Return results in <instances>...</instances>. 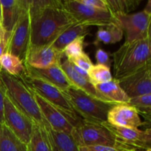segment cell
<instances>
[{"label":"cell","instance_id":"cell-1","mask_svg":"<svg viewBox=\"0 0 151 151\" xmlns=\"http://www.w3.org/2000/svg\"><path fill=\"white\" fill-rule=\"evenodd\" d=\"M27 8L30 24L28 50L52 45L77 23L60 0H27Z\"/></svg>","mask_w":151,"mask_h":151},{"label":"cell","instance_id":"cell-2","mask_svg":"<svg viewBox=\"0 0 151 151\" xmlns=\"http://www.w3.org/2000/svg\"><path fill=\"white\" fill-rule=\"evenodd\" d=\"M150 35L125 42L112 55L114 79L125 78L150 63Z\"/></svg>","mask_w":151,"mask_h":151},{"label":"cell","instance_id":"cell-3","mask_svg":"<svg viewBox=\"0 0 151 151\" xmlns=\"http://www.w3.org/2000/svg\"><path fill=\"white\" fill-rule=\"evenodd\" d=\"M0 86L13 105L34 124L45 127V123L35 101L33 93L20 78L11 76L1 70Z\"/></svg>","mask_w":151,"mask_h":151},{"label":"cell","instance_id":"cell-4","mask_svg":"<svg viewBox=\"0 0 151 151\" xmlns=\"http://www.w3.org/2000/svg\"><path fill=\"white\" fill-rule=\"evenodd\" d=\"M62 92L75 113L88 122H106L109 111L116 105L99 100L75 86L69 87Z\"/></svg>","mask_w":151,"mask_h":151},{"label":"cell","instance_id":"cell-5","mask_svg":"<svg viewBox=\"0 0 151 151\" xmlns=\"http://www.w3.org/2000/svg\"><path fill=\"white\" fill-rule=\"evenodd\" d=\"M19 78L31 91L38 94L40 97L69 116L73 121L75 125L82 119L72 109L62 91L58 88L41 78L29 75L26 71Z\"/></svg>","mask_w":151,"mask_h":151},{"label":"cell","instance_id":"cell-6","mask_svg":"<svg viewBox=\"0 0 151 151\" xmlns=\"http://www.w3.org/2000/svg\"><path fill=\"white\" fill-rule=\"evenodd\" d=\"M78 147L95 145L116 146L121 143L103 123H96L81 119L70 134Z\"/></svg>","mask_w":151,"mask_h":151},{"label":"cell","instance_id":"cell-7","mask_svg":"<svg viewBox=\"0 0 151 151\" xmlns=\"http://www.w3.org/2000/svg\"><path fill=\"white\" fill-rule=\"evenodd\" d=\"M63 4L66 11L73 17L77 23L86 26L105 27L111 24H118V20L109 10H102L85 5L78 0H66Z\"/></svg>","mask_w":151,"mask_h":151},{"label":"cell","instance_id":"cell-8","mask_svg":"<svg viewBox=\"0 0 151 151\" xmlns=\"http://www.w3.org/2000/svg\"><path fill=\"white\" fill-rule=\"evenodd\" d=\"M114 17L125 34V42L137 41L150 35L151 10L145 8L138 13L118 15Z\"/></svg>","mask_w":151,"mask_h":151},{"label":"cell","instance_id":"cell-9","mask_svg":"<svg viewBox=\"0 0 151 151\" xmlns=\"http://www.w3.org/2000/svg\"><path fill=\"white\" fill-rule=\"evenodd\" d=\"M29 33L30 24L27 6L10 32L5 52L10 53L23 61L29 47Z\"/></svg>","mask_w":151,"mask_h":151},{"label":"cell","instance_id":"cell-10","mask_svg":"<svg viewBox=\"0 0 151 151\" xmlns=\"http://www.w3.org/2000/svg\"><path fill=\"white\" fill-rule=\"evenodd\" d=\"M4 123L18 138L28 145L34 123L12 103L4 93Z\"/></svg>","mask_w":151,"mask_h":151},{"label":"cell","instance_id":"cell-11","mask_svg":"<svg viewBox=\"0 0 151 151\" xmlns=\"http://www.w3.org/2000/svg\"><path fill=\"white\" fill-rule=\"evenodd\" d=\"M40 112L45 123V126L52 131L70 134L75 124L73 121L59 109L50 104L49 102L32 91Z\"/></svg>","mask_w":151,"mask_h":151},{"label":"cell","instance_id":"cell-12","mask_svg":"<svg viewBox=\"0 0 151 151\" xmlns=\"http://www.w3.org/2000/svg\"><path fill=\"white\" fill-rule=\"evenodd\" d=\"M121 88L129 98L151 94V63L137 72L118 80Z\"/></svg>","mask_w":151,"mask_h":151},{"label":"cell","instance_id":"cell-13","mask_svg":"<svg viewBox=\"0 0 151 151\" xmlns=\"http://www.w3.org/2000/svg\"><path fill=\"white\" fill-rule=\"evenodd\" d=\"M103 125L110 131L121 144L134 147L137 150L151 148V131L147 128L142 131L139 128H128L114 126L107 122Z\"/></svg>","mask_w":151,"mask_h":151},{"label":"cell","instance_id":"cell-14","mask_svg":"<svg viewBox=\"0 0 151 151\" xmlns=\"http://www.w3.org/2000/svg\"><path fill=\"white\" fill-rule=\"evenodd\" d=\"M64 56L63 52L55 50L52 45L27 50L24 64L35 69H44L54 65L61 64Z\"/></svg>","mask_w":151,"mask_h":151},{"label":"cell","instance_id":"cell-15","mask_svg":"<svg viewBox=\"0 0 151 151\" xmlns=\"http://www.w3.org/2000/svg\"><path fill=\"white\" fill-rule=\"evenodd\" d=\"M106 122L114 126L138 128L144 125L135 108L127 104H116L107 115Z\"/></svg>","mask_w":151,"mask_h":151},{"label":"cell","instance_id":"cell-16","mask_svg":"<svg viewBox=\"0 0 151 151\" xmlns=\"http://www.w3.org/2000/svg\"><path fill=\"white\" fill-rule=\"evenodd\" d=\"M24 66L25 71L29 75L41 78L46 82L52 84L61 91H64L72 86L60 67V65H54L44 69H35L27 65H24Z\"/></svg>","mask_w":151,"mask_h":151},{"label":"cell","instance_id":"cell-17","mask_svg":"<svg viewBox=\"0 0 151 151\" xmlns=\"http://www.w3.org/2000/svg\"><path fill=\"white\" fill-rule=\"evenodd\" d=\"M99 98L104 102L114 104H128L130 98L121 88L118 80L112 79L110 81L94 86Z\"/></svg>","mask_w":151,"mask_h":151},{"label":"cell","instance_id":"cell-18","mask_svg":"<svg viewBox=\"0 0 151 151\" xmlns=\"http://www.w3.org/2000/svg\"><path fill=\"white\" fill-rule=\"evenodd\" d=\"M1 5V25L9 34L27 6V0H0Z\"/></svg>","mask_w":151,"mask_h":151},{"label":"cell","instance_id":"cell-19","mask_svg":"<svg viewBox=\"0 0 151 151\" xmlns=\"http://www.w3.org/2000/svg\"><path fill=\"white\" fill-rule=\"evenodd\" d=\"M60 67L64 72L66 78L69 80V83L72 86L76 87V88L85 91L89 95L100 100L96 92L94 86L91 83L88 78L82 76L79 73H78L74 68L73 64L68 59H66L64 61L61 62Z\"/></svg>","mask_w":151,"mask_h":151},{"label":"cell","instance_id":"cell-20","mask_svg":"<svg viewBox=\"0 0 151 151\" xmlns=\"http://www.w3.org/2000/svg\"><path fill=\"white\" fill-rule=\"evenodd\" d=\"M90 34V27L75 23L62 32L60 36L52 44L55 50L63 52L65 47L79 37H86Z\"/></svg>","mask_w":151,"mask_h":151},{"label":"cell","instance_id":"cell-21","mask_svg":"<svg viewBox=\"0 0 151 151\" xmlns=\"http://www.w3.org/2000/svg\"><path fill=\"white\" fill-rule=\"evenodd\" d=\"M0 151H29L27 145L18 138L5 125L0 124Z\"/></svg>","mask_w":151,"mask_h":151},{"label":"cell","instance_id":"cell-22","mask_svg":"<svg viewBox=\"0 0 151 151\" xmlns=\"http://www.w3.org/2000/svg\"><path fill=\"white\" fill-rule=\"evenodd\" d=\"M52 151H80L70 134L52 131L45 126Z\"/></svg>","mask_w":151,"mask_h":151},{"label":"cell","instance_id":"cell-23","mask_svg":"<svg viewBox=\"0 0 151 151\" xmlns=\"http://www.w3.org/2000/svg\"><path fill=\"white\" fill-rule=\"evenodd\" d=\"M27 147L29 151H52L45 127L34 124Z\"/></svg>","mask_w":151,"mask_h":151},{"label":"cell","instance_id":"cell-24","mask_svg":"<svg viewBox=\"0 0 151 151\" xmlns=\"http://www.w3.org/2000/svg\"><path fill=\"white\" fill-rule=\"evenodd\" d=\"M123 31L118 24H111L99 27L96 33L95 42L105 44H113L119 42L123 37Z\"/></svg>","mask_w":151,"mask_h":151},{"label":"cell","instance_id":"cell-25","mask_svg":"<svg viewBox=\"0 0 151 151\" xmlns=\"http://www.w3.org/2000/svg\"><path fill=\"white\" fill-rule=\"evenodd\" d=\"M0 68L8 75L18 78L25 72L24 62L18 57L8 52H4L0 56Z\"/></svg>","mask_w":151,"mask_h":151},{"label":"cell","instance_id":"cell-26","mask_svg":"<svg viewBox=\"0 0 151 151\" xmlns=\"http://www.w3.org/2000/svg\"><path fill=\"white\" fill-rule=\"evenodd\" d=\"M142 0H105L109 11L114 16L129 14L139 6Z\"/></svg>","mask_w":151,"mask_h":151},{"label":"cell","instance_id":"cell-27","mask_svg":"<svg viewBox=\"0 0 151 151\" xmlns=\"http://www.w3.org/2000/svg\"><path fill=\"white\" fill-rule=\"evenodd\" d=\"M88 77L94 86L113 79L110 68L100 64L92 65L88 71Z\"/></svg>","mask_w":151,"mask_h":151},{"label":"cell","instance_id":"cell-28","mask_svg":"<svg viewBox=\"0 0 151 151\" xmlns=\"http://www.w3.org/2000/svg\"><path fill=\"white\" fill-rule=\"evenodd\" d=\"M127 105L135 108L139 114H142L146 116V114L150 116L151 107V94H143L137 97L130 98Z\"/></svg>","mask_w":151,"mask_h":151},{"label":"cell","instance_id":"cell-29","mask_svg":"<svg viewBox=\"0 0 151 151\" xmlns=\"http://www.w3.org/2000/svg\"><path fill=\"white\" fill-rule=\"evenodd\" d=\"M86 37H79L68 44L63 50V54L67 59H72L83 52L84 41Z\"/></svg>","mask_w":151,"mask_h":151},{"label":"cell","instance_id":"cell-30","mask_svg":"<svg viewBox=\"0 0 151 151\" xmlns=\"http://www.w3.org/2000/svg\"><path fill=\"white\" fill-rule=\"evenodd\" d=\"M80 151H137V149L125 145L120 144L116 146L95 145L79 147Z\"/></svg>","mask_w":151,"mask_h":151},{"label":"cell","instance_id":"cell-31","mask_svg":"<svg viewBox=\"0 0 151 151\" xmlns=\"http://www.w3.org/2000/svg\"><path fill=\"white\" fill-rule=\"evenodd\" d=\"M72 64L75 66H78V67L81 68V69H83V70L88 72L91 66H92L93 63L91 62V59L88 57V55L86 53L83 52L81 53L80 55L77 56V57L74 58L72 59H68Z\"/></svg>","mask_w":151,"mask_h":151},{"label":"cell","instance_id":"cell-32","mask_svg":"<svg viewBox=\"0 0 151 151\" xmlns=\"http://www.w3.org/2000/svg\"><path fill=\"white\" fill-rule=\"evenodd\" d=\"M95 58L97 60V64L103 65V66L110 68L111 64L110 58H109V54L105 50H102V49H98L96 51Z\"/></svg>","mask_w":151,"mask_h":151},{"label":"cell","instance_id":"cell-33","mask_svg":"<svg viewBox=\"0 0 151 151\" xmlns=\"http://www.w3.org/2000/svg\"><path fill=\"white\" fill-rule=\"evenodd\" d=\"M9 37L10 34L4 29L1 24H0V56L6 52Z\"/></svg>","mask_w":151,"mask_h":151},{"label":"cell","instance_id":"cell-34","mask_svg":"<svg viewBox=\"0 0 151 151\" xmlns=\"http://www.w3.org/2000/svg\"><path fill=\"white\" fill-rule=\"evenodd\" d=\"M81 4L102 10H109L105 0H78Z\"/></svg>","mask_w":151,"mask_h":151},{"label":"cell","instance_id":"cell-35","mask_svg":"<svg viewBox=\"0 0 151 151\" xmlns=\"http://www.w3.org/2000/svg\"><path fill=\"white\" fill-rule=\"evenodd\" d=\"M4 94L1 86H0V124L4 123Z\"/></svg>","mask_w":151,"mask_h":151},{"label":"cell","instance_id":"cell-36","mask_svg":"<svg viewBox=\"0 0 151 151\" xmlns=\"http://www.w3.org/2000/svg\"><path fill=\"white\" fill-rule=\"evenodd\" d=\"M0 24H1V5L0 3Z\"/></svg>","mask_w":151,"mask_h":151},{"label":"cell","instance_id":"cell-37","mask_svg":"<svg viewBox=\"0 0 151 151\" xmlns=\"http://www.w3.org/2000/svg\"><path fill=\"white\" fill-rule=\"evenodd\" d=\"M137 151H151V148H148V149H146V150H138Z\"/></svg>","mask_w":151,"mask_h":151},{"label":"cell","instance_id":"cell-38","mask_svg":"<svg viewBox=\"0 0 151 151\" xmlns=\"http://www.w3.org/2000/svg\"><path fill=\"white\" fill-rule=\"evenodd\" d=\"M1 68H0V72H1Z\"/></svg>","mask_w":151,"mask_h":151}]
</instances>
